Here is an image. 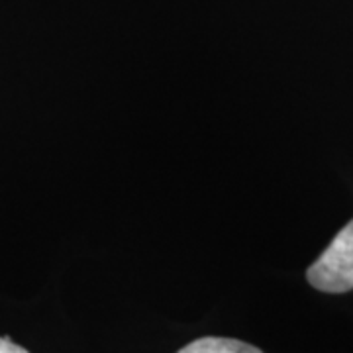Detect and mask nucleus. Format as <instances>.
I'll return each instance as SVG.
<instances>
[{
    "mask_svg": "<svg viewBox=\"0 0 353 353\" xmlns=\"http://www.w3.org/2000/svg\"><path fill=\"white\" fill-rule=\"evenodd\" d=\"M306 279L322 292L338 294L353 289V220L308 267Z\"/></svg>",
    "mask_w": 353,
    "mask_h": 353,
    "instance_id": "obj_1",
    "label": "nucleus"
},
{
    "mask_svg": "<svg viewBox=\"0 0 353 353\" xmlns=\"http://www.w3.org/2000/svg\"><path fill=\"white\" fill-rule=\"evenodd\" d=\"M176 353H263L250 343L230 338H201Z\"/></svg>",
    "mask_w": 353,
    "mask_h": 353,
    "instance_id": "obj_2",
    "label": "nucleus"
},
{
    "mask_svg": "<svg viewBox=\"0 0 353 353\" xmlns=\"http://www.w3.org/2000/svg\"><path fill=\"white\" fill-rule=\"evenodd\" d=\"M0 353H28L24 347H20V345H16L10 340H6V338H0Z\"/></svg>",
    "mask_w": 353,
    "mask_h": 353,
    "instance_id": "obj_3",
    "label": "nucleus"
}]
</instances>
